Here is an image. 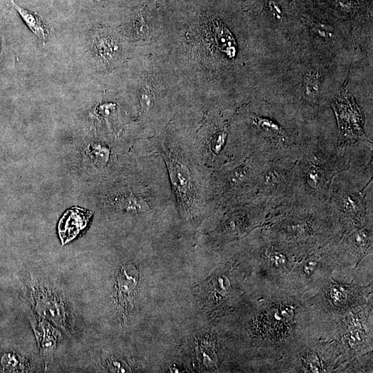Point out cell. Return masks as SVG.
Instances as JSON below:
<instances>
[{
  "mask_svg": "<svg viewBox=\"0 0 373 373\" xmlns=\"http://www.w3.org/2000/svg\"><path fill=\"white\" fill-rule=\"evenodd\" d=\"M269 212L265 203L257 198L247 204L228 210L214 232L215 240L225 244L247 237L263 225Z\"/></svg>",
  "mask_w": 373,
  "mask_h": 373,
  "instance_id": "obj_12",
  "label": "cell"
},
{
  "mask_svg": "<svg viewBox=\"0 0 373 373\" xmlns=\"http://www.w3.org/2000/svg\"><path fill=\"white\" fill-rule=\"evenodd\" d=\"M96 50L99 55L105 59H112L115 55V52L118 49L117 44L109 37H101L96 42Z\"/></svg>",
  "mask_w": 373,
  "mask_h": 373,
  "instance_id": "obj_20",
  "label": "cell"
},
{
  "mask_svg": "<svg viewBox=\"0 0 373 373\" xmlns=\"http://www.w3.org/2000/svg\"><path fill=\"white\" fill-rule=\"evenodd\" d=\"M45 365L50 363L60 333L48 322L33 316L30 319Z\"/></svg>",
  "mask_w": 373,
  "mask_h": 373,
  "instance_id": "obj_17",
  "label": "cell"
},
{
  "mask_svg": "<svg viewBox=\"0 0 373 373\" xmlns=\"http://www.w3.org/2000/svg\"><path fill=\"white\" fill-rule=\"evenodd\" d=\"M139 279V273L132 264L121 267L117 276V298L119 314L127 316L131 307Z\"/></svg>",
  "mask_w": 373,
  "mask_h": 373,
  "instance_id": "obj_15",
  "label": "cell"
},
{
  "mask_svg": "<svg viewBox=\"0 0 373 373\" xmlns=\"http://www.w3.org/2000/svg\"><path fill=\"white\" fill-rule=\"evenodd\" d=\"M296 159L288 155L265 157L258 174L256 198L268 207V216L291 202Z\"/></svg>",
  "mask_w": 373,
  "mask_h": 373,
  "instance_id": "obj_11",
  "label": "cell"
},
{
  "mask_svg": "<svg viewBox=\"0 0 373 373\" xmlns=\"http://www.w3.org/2000/svg\"><path fill=\"white\" fill-rule=\"evenodd\" d=\"M372 283H341L330 277L312 296L305 299L312 316L334 320L370 302Z\"/></svg>",
  "mask_w": 373,
  "mask_h": 373,
  "instance_id": "obj_10",
  "label": "cell"
},
{
  "mask_svg": "<svg viewBox=\"0 0 373 373\" xmlns=\"http://www.w3.org/2000/svg\"><path fill=\"white\" fill-rule=\"evenodd\" d=\"M240 118L236 129L246 154L298 157L303 133L295 126L259 110L247 108L241 113Z\"/></svg>",
  "mask_w": 373,
  "mask_h": 373,
  "instance_id": "obj_6",
  "label": "cell"
},
{
  "mask_svg": "<svg viewBox=\"0 0 373 373\" xmlns=\"http://www.w3.org/2000/svg\"><path fill=\"white\" fill-rule=\"evenodd\" d=\"M265 156L245 155L213 170L208 213L221 219L229 209L252 202L258 193V178Z\"/></svg>",
  "mask_w": 373,
  "mask_h": 373,
  "instance_id": "obj_5",
  "label": "cell"
},
{
  "mask_svg": "<svg viewBox=\"0 0 373 373\" xmlns=\"http://www.w3.org/2000/svg\"><path fill=\"white\" fill-rule=\"evenodd\" d=\"M372 306L369 302L332 321L330 333L336 343L339 366L372 352Z\"/></svg>",
  "mask_w": 373,
  "mask_h": 373,
  "instance_id": "obj_9",
  "label": "cell"
},
{
  "mask_svg": "<svg viewBox=\"0 0 373 373\" xmlns=\"http://www.w3.org/2000/svg\"><path fill=\"white\" fill-rule=\"evenodd\" d=\"M92 213L81 208L68 209L60 219L58 232L62 245L74 239L87 226Z\"/></svg>",
  "mask_w": 373,
  "mask_h": 373,
  "instance_id": "obj_16",
  "label": "cell"
},
{
  "mask_svg": "<svg viewBox=\"0 0 373 373\" xmlns=\"http://www.w3.org/2000/svg\"><path fill=\"white\" fill-rule=\"evenodd\" d=\"M262 227L297 260L343 236L341 227L327 202L306 206L291 201L269 214Z\"/></svg>",
  "mask_w": 373,
  "mask_h": 373,
  "instance_id": "obj_3",
  "label": "cell"
},
{
  "mask_svg": "<svg viewBox=\"0 0 373 373\" xmlns=\"http://www.w3.org/2000/svg\"><path fill=\"white\" fill-rule=\"evenodd\" d=\"M32 301L37 312L68 332L71 329L68 312L57 295L44 286L32 289Z\"/></svg>",
  "mask_w": 373,
  "mask_h": 373,
  "instance_id": "obj_14",
  "label": "cell"
},
{
  "mask_svg": "<svg viewBox=\"0 0 373 373\" xmlns=\"http://www.w3.org/2000/svg\"><path fill=\"white\" fill-rule=\"evenodd\" d=\"M90 153L93 155V161L98 167H103L110 160V151L106 146L96 145L93 147Z\"/></svg>",
  "mask_w": 373,
  "mask_h": 373,
  "instance_id": "obj_22",
  "label": "cell"
},
{
  "mask_svg": "<svg viewBox=\"0 0 373 373\" xmlns=\"http://www.w3.org/2000/svg\"><path fill=\"white\" fill-rule=\"evenodd\" d=\"M348 167V155L345 146L338 145V134H303L291 201L306 206L325 204L332 178Z\"/></svg>",
  "mask_w": 373,
  "mask_h": 373,
  "instance_id": "obj_2",
  "label": "cell"
},
{
  "mask_svg": "<svg viewBox=\"0 0 373 373\" xmlns=\"http://www.w3.org/2000/svg\"><path fill=\"white\" fill-rule=\"evenodd\" d=\"M372 225L353 230L342 236L340 246L346 267H357L361 260L372 254Z\"/></svg>",
  "mask_w": 373,
  "mask_h": 373,
  "instance_id": "obj_13",
  "label": "cell"
},
{
  "mask_svg": "<svg viewBox=\"0 0 373 373\" xmlns=\"http://www.w3.org/2000/svg\"><path fill=\"white\" fill-rule=\"evenodd\" d=\"M147 141L144 155H159L164 161L181 217L189 220L208 213L213 171L202 162L193 137L166 128Z\"/></svg>",
  "mask_w": 373,
  "mask_h": 373,
  "instance_id": "obj_1",
  "label": "cell"
},
{
  "mask_svg": "<svg viewBox=\"0 0 373 373\" xmlns=\"http://www.w3.org/2000/svg\"><path fill=\"white\" fill-rule=\"evenodd\" d=\"M1 363L4 368L10 371H23L26 369L25 360L12 353L5 354L1 358Z\"/></svg>",
  "mask_w": 373,
  "mask_h": 373,
  "instance_id": "obj_21",
  "label": "cell"
},
{
  "mask_svg": "<svg viewBox=\"0 0 373 373\" xmlns=\"http://www.w3.org/2000/svg\"><path fill=\"white\" fill-rule=\"evenodd\" d=\"M249 236V252L258 266L262 293H272L281 289L285 278L297 259L262 226L254 229Z\"/></svg>",
  "mask_w": 373,
  "mask_h": 373,
  "instance_id": "obj_8",
  "label": "cell"
},
{
  "mask_svg": "<svg viewBox=\"0 0 373 373\" xmlns=\"http://www.w3.org/2000/svg\"><path fill=\"white\" fill-rule=\"evenodd\" d=\"M320 74L314 68H311L306 73L302 89L303 104L314 108L319 102L321 91Z\"/></svg>",
  "mask_w": 373,
  "mask_h": 373,
  "instance_id": "obj_18",
  "label": "cell"
},
{
  "mask_svg": "<svg viewBox=\"0 0 373 373\" xmlns=\"http://www.w3.org/2000/svg\"><path fill=\"white\" fill-rule=\"evenodd\" d=\"M268 6L272 15L278 20L282 19V12L275 0H268Z\"/></svg>",
  "mask_w": 373,
  "mask_h": 373,
  "instance_id": "obj_23",
  "label": "cell"
},
{
  "mask_svg": "<svg viewBox=\"0 0 373 373\" xmlns=\"http://www.w3.org/2000/svg\"><path fill=\"white\" fill-rule=\"evenodd\" d=\"M10 1L28 28L37 37V38L45 41L48 35V31L41 19L36 13L17 4L15 0Z\"/></svg>",
  "mask_w": 373,
  "mask_h": 373,
  "instance_id": "obj_19",
  "label": "cell"
},
{
  "mask_svg": "<svg viewBox=\"0 0 373 373\" xmlns=\"http://www.w3.org/2000/svg\"><path fill=\"white\" fill-rule=\"evenodd\" d=\"M341 238L332 239L298 260L285 278L281 289L303 299L309 293L310 296H313L335 270L345 266L340 246Z\"/></svg>",
  "mask_w": 373,
  "mask_h": 373,
  "instance_id": "obj_7",
  "label": "cell"
},
{
  "mask_svg": "<svg viewBox=\"0 0 373 373\" xmlns=\"http://www.w3.org/2000/svg\"><path fill=\"white\" fill-rule=\"evenodd\" d=\"M327 203L343 236L372 225V160L352 159L349 167L332 178Z\"/></svg>",
  "mask_w": 373,
  "mask_h": 373,
  "instance_id": "obj_4",
  "label": "cell"
},
{
  "mask_svg": "<svg viewBox=\"0 0 373 373\" xmlns=\"http://www.w3.org/2000/svg\"><path fill=\"white\" fill-rule=\"evenodd\" d=\"M314 30L321 37H330L332 35L331 30H329L326 26L323 27L321 24L316 25Z\"/></svg>",
  "mask_w": 373,
  "mask_h": 373,
  "instance_id": "obj_24",
  "label": "cell"
}]
</instances>
